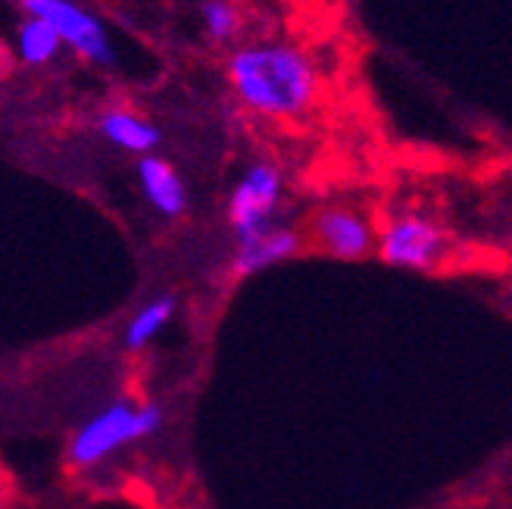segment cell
Wrapping results in <instances>:
<instances>
[{"instance_id": "obj_1", "label": "cell", "mask_w": 512, "mask_h": 509, "mask_svg": "<svg viewBox=\"0 0 512 509\" xmlns=\"http://www.w3.org/2000/svg\"><path fill=\"white\" fill-rule=\"evenodd\" d=\"M232 82L241 104L263 116H297L316 100L319 75L303 50L291 44H250L228 60Z\"/></svg>"}, {"instance_id": "obj_2", "label": "cell", "mask_w": 512, "mask_h": 509, "mask_svg": "<svg viewBox=\"0 0 512 509\" xmlns=\"http://www.w3.org/2000/svg\"><path fill=\"white\" fill-rule=\"evenodd\" d=\"M163 425V406L157 403H128L116 400L104 410L94 413L75 435L69 438L66 460L75 469H91L107 456L119 453L122 447H132Z\"/></svg>"}, {"instance_id": "obj_3", "label": "cell", "mask_w": 512, "mask_h": 509, "mask_svg": "<svg viewBox=\"0 0 512 509\" xmlns=\"http://www.w3.org/2000/svg\"><path fill=\"white\" fill-rule=\"evenodd\" d=\"M16 4L25 16H35L54 25L63 44H69L75 54L85 57L88 63H97V66L116 63L110 38L104 32V22L91 10L75 4V0H16Z\"/></svg>"}, {"instance_id": "obj_4", "label": "cell", "mask_w": 512, "mask_h": 509, "mask_svg": "<svg viewBox=\"0 0 512 509\" xmlns=\"http://www.w3.org/2000/svg\"><path fill=\"white\" fill-rule=\"evenodd\" d=\"M281 197V175L269 163H253L228 197V225L238 241L272 228V213Z\"/></svg>"}, {"instance_id": "obj_5", "label": "cell", "mask_w": 512, "mask_h": 509, "mask_svg": "<svg viewBox=\"0 0 512 509\" xmlns=\"http://www.w3.org/2000/svg\"><path fill=\"white\" fill-rule=\"evenodd\" d=\"M444 253V232L431 219L406 213L384 225L378 257L397 269H431Z\"/></svg>"}, {"instance_id": "obj_6", "label": "cell", "mask_w": 512, "mask_h": 509, "mask_svg": "<svg viewBox=\"0 0 512 509\" xmlns=\"http://www.w3.org/2000/svg\"><path fill=\"white\" fill-rule=\"evenodd\" d=\"M313 238L316 244L338 260H363L372 250V228L369 222L344 207H328L313 219Z\"/></svg>"}, {"instance_id": "obj_7", "label": "cell", "mask_w": 512, "mask_h": 509, "mask_svg": "<svg viewBox=\"0 0 512 509\" xmlns=\"http://www.w3.org/2000/svg\"><path fill=\"white\" fill-rule=\"evenodd\" d=\"M297 250H300V235L294 232V228L272 225L260 235L238 241L232 269H235V275H253V272H263V269H269V266H275L281 260L294 257Z\"/></svg>"}, {"instance_id": "obj_8", "label": "cell", "mask_w": 512, "mask_h": 509, "mask_svg": "<svg viewBox=\"0 0 512 509\" xmlns=\"http://www.w3.org/2000/svg\"><path fill=\"white\" fill-rule=\"evenodd\" d=\"M138 182H141V191L147 197V203L160 216L166 219H178L185 210H188V188L185 182L178 178V172L160 160V157H141L138 163Z\"/></svg>"}, {"instance_id": "obj_9", "label": "cell", "mask_w": 512, "mask_h": 509, "mask_svg": "<svg viewBox=\"0 0 512 509\" xmlns=\"http://www.w3.org/2000/svg\"><path fill=\"white\" fill-rule=\"evenodd\" d=\"M97 132L104 135L110 144L128 150V154H141L147 157L153 147L163 141L160 129L153 122H147L138 113H128V110H107L97 116Z\"/></svg>"}, {"instance_id": "obj_10", "label": "cell", "mask_w": 512, "mask_h": 509, "mask_svg": "<svg viewBox=\"0 0 512 509\" xmlns=\"http://www.w3.org/2000/svg\"><path fill=\"white\" fill-rule=\"evenodd\" d=\"M63 38L50 22L25 16L16 29V54L25 66H44L57 57Z\"/></svg>"}, {"instance_id": "obj_11", "label": "cell", "mask_w": 512, "mask_h": 509, "mask_svg": "<svg viewBox=\"0 0 512 509\" xmlns=\"http://www.w3.org/2000/svg\"><path fill=\"white\" fill-rule=\"evenodd\" d=\"M172 316H175V297L172 294L153 297L150 303H144V307L132 319H128L125 332H122L125 347L128 350H144L172 322Z\"/></svg>"}, {"instance_id": "obj_12", "label": "cell", "mask_w": 512, "mask_h": 509, "mask_svg": "<svg viewBox=\"0 0 512 509\" xmlns=\"http://www.w3.org/2000/svg\"><path fill=\"white\" fill-rule=\"evenodd\" d=\"M200 16H203V29H207L213 41H228L241 29V13L235 4H228V0H207V4L200 7Z\"/></svg>"}]
</instances>
